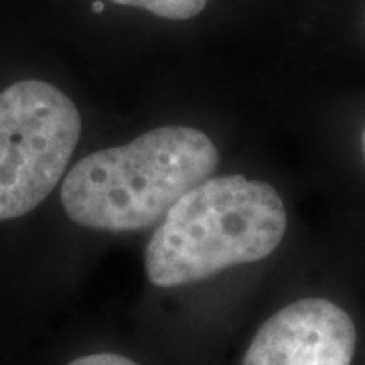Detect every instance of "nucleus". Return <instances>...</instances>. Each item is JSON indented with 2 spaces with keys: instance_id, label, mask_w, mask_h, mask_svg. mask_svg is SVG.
Here are the masks:
<instances>
[{
  "instance_id": "3",
  "label": "nucleus",
  "mask_w": 365,
  "mask_h": 365,
  "mask_svg": "<svg viewBox=\"0 0 365 365\" xmlns=\"http://www.w3.org/2000/svg\"><path fill=\"white\" fill-rule=\"evenodd\" d=\"M81 116L59 88L25 79L0 93V222L35 209L78 146Z\"/></svg>"
},
{
  "instance_id": "1",
  "label": "nucleus",
  "mask_w": 365,
  "mask_h": 365,
  "mask_svg": "<svg viewBox=\"0 0 365 365\" xmlns=\"http://www.w3.org/2000/svg\"><path fill=\"white\" fill-rule=\"evenodd\" d=\"M217 163L220 153L205 132L160 126L81 158L67 173L61 203L78 225L136 232L163 222L182 195L209 179Z\"/></svg>"
},
{
  "instance_id": "4",
  "label": "nucleus",
  "mask_w": 365,
  "mask_h": 365,
  "mask_svg": "<svg viewBox=\"0 0 365 365\" xmlns=\"http://www.w3.org/2000/svg\"><path fill=\"white\" fill-rule=\"evenodd\" d=\"M357 349L355 314L341 300L313 294L266 319L242 365H355Z\"/></svg>"
},
{
  "instance_id": "6",
  "label": "nucleus",
  "mask_w": 365,
  "mask_h": 365,
  "mask_svg": "<svg viewBox=\"0 0 365 365\" xmlns=\"http://www.w3.org/2000/svg\"><path fill=\"white\" fill-rule=\"evenodd\" d=\"M67 365H138L136 361H132L130 357H124L120 353H90V355H81L76 357L73 361H69Z\"/></svg>"
},
{
  "instance_id": "5",
  "label": "nucleus",
  "mask_w": 365,
  "mask_h": 365,
  "mask_svg": "<svg viewBox=\"0 0 365 365\" xmlns=\"http://www.w3.org/2000/svg\"><path fill=\"white\" fill-rule=\"evenodd\" d=\"M122 6L144 9L148 13L170 19V21H185L193 19L207 6V0H112Z\"/></svg>"
},
{
  "instance_id": "2",
  "label": "nucleus",
  "mask_w": 365,
  "mask_h": 365,
  "mask_svg": "<svg viewBox=\"0 0 365 365\" xmlns=\"http://www.w3.org/2000/svg\"><path fill=\"white\" fill-rule=\"evenodd\" d=\"M287 230V205L272 185L242 175L205 179L170 207L153 234L144 254L146 276L160 288L199 282L264 260Z\"/></svg>"
}]
</instances>
